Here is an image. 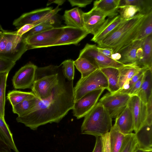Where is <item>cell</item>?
Here are the masks:
<instances>
[{
    "label": "cell",
    "instance_id": "cell-38",
    "mask_svg": "<svg viewBox=\"0 0 152 152\" xmlns=\"http://www.w3.org/2000/svg\"><path fill=\"white\" fill-rule=\"evenodd\" d=\"M148 69L150 68H144L138 73L133 76L129 81L125 82L122 88L115 93L125 94L127 91L131 88L140 77L144 73L145 71Z\"/></svg>",
    "mask_w": 152,
    "mask_h": 152
},
{
    "label": "cell",
    "instance_id": "cell-5",
    "mask_svg": "<svg viewBox=\"0 0 152 152\" xmlns=\"http://www.w3.org/2000/svg\"><path fill=\"white\" fill-rule=\"evenodd\" d=\"M108 87L107 77L99 69L77 82L74 87V102L89 92L101 89H107Z\"/></svg>",
    "mask_w": 152,
    "mask_h": 152
},
{
    "label": "cell",
    "instance_id": "cell-4",
    "mask_svg": "<svg viewBox=\"0 0 152 152\" xmlns=\"http://www.w3.org/2000/svg\"><path fill=\"white\" fill-rule=\"evenodd\" d=\"M61 66L50 65L36 69L32 92L39 100L49 96L58 81V73Z\"/></svg>",
    "mask_w": 152,
    "mask_h": 152
},
{
    "label": "cell",
    "instance_id": "cell-53",
    "mask_svg": "<svg viewBox=\"0 0 152 152\" xmlns=\"http://www.w3.org/2000/svg\"><path fill=\"white\" fill-rule=\"evenodd\" d=\"M135 152H137V151H136Z\"/></svg>",
    "mask_w": 152,
    "mask_h": 152
},
{
    "label": "cell",
    "instance_id": "cell-24",
    "mask_svg": "<svg viewBox=\"0 0 152 152\" xmlns=\"http://www.w3.org/2000/svg\"><path fill=\"white\" fill-rule=\"evenodd\" d=\"M100 69L107 78L108 83L107 89L109 92L114 93L119 90L118 68L107 67Z\"/></svg>",
    "mask_w": 152,
    "mask_h": 152
},
{
    "label": "cell",
    "instance_id": "cell-12",
    "mask_svg": "<svg viewBox=\"0 0 152 152\" xmlns=\"http://www.w3.org/2000/svg\"><path fill=\"white\" fill-rule=\"evenodd\" d=\"M118 12L105 13L94 8L89 12H84V29L89 34L94 35L105 22L107 17L118 15Z\"/></svg>",
    "mask_w": 152,
    "mask_h": 152
},
{
    "label": "cell",
    "instance_id": "cell-22",
    "mask_svg": "<svg viewBox=\"0 0 152 152\" xmlns=\"http://www.w3.org/2000/svg\"><path fill=\"white\" fill-rule=\"evenodd\" d=\"M84 12L78 7L66 10L63 15L65 23L67 26L84 28Z\"/></svg>",
    "mask_w": 152,
    "mask_h": 152
},
{
    "label": "cell",
    "instance_id": "cell-46",
    "mask_svg": "<svg viewBox=\"0 0 152 152\" xmlns=\"http://www.w3.org/2000/svg\"><path fill=\"white\" fill-rule=\"evenodd\" d=\"M94 148L92 152H102V141L101 137H96Z\"/></svg>",
    "mask_w": 152,
    "mask_h": 152
},
{
    "label": "cell",
    "instance_id": "cell-37",
    "mask_svg": "<svg viewBox=\"0 0 152 152\" xmlns=\"http://www.w3.org/2000/svg\"><path fill=\"white\" fill-rule=\"evenodd\" d=\"M139 10V8L136 6L128 5L119 7L118 12L122 18L128 20L134 16Z\"/></svg>",
    "mask_w": 152,
    "mask_h": 152
},
{
    "label": "cell",
    "instance_id": "cell-1",
    "mask_svg": "<svg viewBox=\"0 0 152 152\" xmlns=\"http://www.w3.org/2000/svg\"><path fill=\"white\" fill-rule=\"evenodd\" d=\"M74 102L73 80L64 77L61 66L58 73V81L50 95L42 100L38 99L34 107L16 118L18 123L33 130L48 123H58L72 110Z\"/></svg>",
    "mask_w": 152,
    "mask_h": 152
},
{
    "label": "cell",
    "instance_id": "cell-23",
    "mask_svg": "<svg viewBox=\"0 0 152 152\" xmlns=\"http://www.w3.org/2000/svg\"><path fill=\"white\" fill-rule=\"evenodd\" d=\"M144 68L139 65L136 62L124 64L118 68L119 71V85L120 89L124 83L138 73Z\"/></svg>",
    "mask_w": 152,
    "mask_h": 152
},
{
    "label": "cell",
    "instance_id": "cell-30",
    "mask_svg": "<svg viewBox=\"0 0 152 152\" xmlns=\"http://www.w3.org/2000/svg\"><path fill=\"white\" fill-rule=\"evenodd\" d=\"M7 97L12 107L26 99L37 97L32 91L13 90L8 93Z\"/></svg>",
    "mask_w": 152,
    "mask_h": 152
},
{
    "label": "cell",
    "instance_id": "cell-21",
    "mask_svg": "<svg viewBox=\"0 0 152 152\" xmlns=\"http://www.w3.org/2000/svg\"><path fill=\"white\" fill-rule=\"evenodd\" d=\"M136 95L146 104L152 96V69H148L144 73L142 83Z\"/></svg>",
    "mask_w": 152,
    "mask_h": 152
},
{
    "label": "cell",
    "instance_id": "cell-40",
    "mask_svg": "<svg viewBox=\"0 0 152 152\" xmlns=\"http://www.w3.org/2000/svg\"><path fill=\"white\" fill-rule=\"evenodd\" d=\"M101 137L102 141V152H111L109 132Z\"/></svg>",
    "mask_w": 152,
    "mask_h": 152
},
{
    "label": "cell",
    "instance_id": "cell-44",
    "mask_svg": "<svg viewBox=\"0 0 152 152\" xmlns=\"http://www.w3.org/2000/svg\"><path fill=\"white\" fill-rule=\"evenodd\" d=\"M72 6H77L78 7H84L90 4L92 0H69Z\"/></svg>",
    "mask_w": 152,
    "mask_h": 152
},
{
    "label": "cell",
    "instance_id": "cell-32",
    "mask_svg": "<svg viewBox=\"0 0 152 152\" xmlns=\"http://www.w3.org/2000/svg\"><path fill=\"white\" fill-rule=\"evenodd\" d=\"M9 72L0 73V116L3 119H5V91Z\"/></svg>",
    "mask_w": 152,
    "mask_h": 152
},
{
    "label": "cell",
    "instance_id": "cell-48",
    "mask_svg": "<svg viewBox=\"0 0 152 152\" xmlns=\"http://www.w3.org/2000/svg\"><path fill=\"white\" fill-rule=\"evenodd\" d=\"M65 1L64 0L49 1L47 4V5H49L52 3H55L58 4L59 6L63 4Z\"/></svg>",
    "mask_w": 152,
    "mask_h": 152
},
{
    "label": "cell",
    "instance_id": "cell-49",
    "mask_svg": "<svg viewBox=\"0 0 152 152\" xmlns=\"http://www.w3.org/2000/svg\"><path fill=\"white\" fill-rule=\"evenodd\" d=\"M121 57L120 54L118 52L113 53L110 57L112 59L118 61L121 59Z\"/></svg>",
    "mask_w": 152,
    "mask_h": 152
},
{
    "label": "cell",
    "instance_id": "cell-28",
    "mask_svg": "<svg viewBox=\"0 0 152 152\" xmlns=\"http://www.w3.org/2000/svg\"><path fill=\"white\" fill-rule=\"evenodd\" d=\"M120 0H96L94 3V7L105 13L118 12Z\"/></svg>",
    "mask_w": 152,
    "mask_h": 152
},
{
    "label": "cell",
    "instance_id": "cell-45",
    "mask_svg": "<svg viewBox=\"0 0 152 152\" xmlns=\"http://www.w3.org/2000/svg\"><path fill=\"white\" fill-rule=\"evenodd\" d=\"M35 25L33 24H26L15 31L16 34L18 36H22L24 34L33 28Z\"/></svg>",
    "mask_w": 152,
    "mask_h": 152
},
{
    "label": "cell",
    "instance_id": "cell-27",
    "mask_svg": "<svg viewBox=\"0 0 152 152\" xmlns=\"http://www.w3.org/2000/svg\"><path fill=\"white\" fill-rule=\"evenodd\" d=\"M128 5L137 7L138 13L146 15L152 12V0H120L119 7Z\"/></svg>",
    "mask_w": 152,
    "mask_h": 152
},
{
    "label": "cell",
    "instance_id": "cell-19",
    "mask_svg": "<svg viewBox=\"0 0 152 152\" xmlns=\"http://www.w3.org/2000/svg\"><path fill=\"white\" fill-rule=\"evenodd\" d=\"M134 134L137 149L141 151L152 149V125L146 123Z\"/></svg>",
    "mask_w": 152,
    "mask_h": 152
},
{
    "label": "cell",
    "instance_id": "cell-39",
    "mask_svg": "<svg viewBox=\"0 0 152 152\" xmlns=\"http://www.w3.org/2000/svg\"><path fill=\"white\" fill-rule=\"evenodd\" d=\"M15 63L0 56V73L9 72Z\"/></svg>",
    "mask_w": 152,
    "mask_h": 152
},
{
    "label": "cell",
    "instance_id": "cell-35",
    "mask_svg": "<svg viewBox=\"0 0 152 152\" xmlns=\"http://www.w3.org/2000/svg\"><path fill=\"white\" fill-rule=\"evenodd\" d=\"M53 18L36 25L33 28L22 36L25 38L31 35L53 28L54 27L53 24L55 23Z\"/></svg>",
    "mask_w": 152,
    "mask_h": 152
},
{
    "label": "cell",
    "instance_id": "cell-18",
    "mask_svg": "<svg viewBox=\"0 0 152 152\" xmlns=\"http://www.w3.org/2000/svg\"><path fill=\"white\" fill-rule=\"evenodd\" d=\"M114 125L125 135L134 131V121L130 101L124 109L115 119Z\"/></svg>",
    "mask_w": 152,
    "mask_h": 152
},
{
    "label": "cell",
    "instance_id": "cell-52",
    "mask_svg": "<svg viewBox=\"0 0 152 152\" xmlns=\"http://www.w3.org/2000/svg\"><path fill=\"white\" fill-rule=\"evenodd\" d=\"M3 29V28H2L1 26V25L0 24V29Z\"/></svg>",
    "mask_w": 152,
    "mask_h": 152
},
{
    "label": "cell",
    "instance_id": "cell-3",
    "mask_svg": "<svg viewBox=\"0 0 152 152\" xmlns=\"http://www.w3.org/2000/svg\"><path fill=\"white\" fill-rule=\"evenodd\" d=\"M81 127L82 134L101 137L109 132L112 125V118L99 102L84 117Z\"/></svg>",
    "mask_w": 152,
    "mask_h": 152
},
{
    "label": "cell",
    "instance_id": "cell-42",
    "mask_svg": "<svg viewBox=\"0 0 152 152\" xmlns=\"http://www.w3.org/2000/svg\"><path fill=\"white\" fill-rule=\"evenodd\" d=\"M7 31L3 29H0V53L5 48L7 41Z\"/></svg>",
    "mask_w": 152,
    "mask_h": 152
},
{
    "label": "cell",
    "instance_id": "cell-26",
    "mask_svg": "<svg viewBox=\"0 0 152 152\" xmlns=\"http://www.w3.org/2000/svg\"><path fill=\"white\" fill-rule=\"evenodd\" d=\"M75 66L81 74V78H85L99 69L86 58L79 57L74 62Z\"/></svg>",
    "mask_w": 152,
    "mask_h": 152
},
{
    "label": "cell",
    "instance_id": "cell-10",
    "mask_svg": "<svg viewBox=\"0 0 152 152\" xmlns=\"http://www.w3.org/2000/svg\"><path fill=\"white\" fill-rule=\"evenodd\" d=\"M105 89L89 92L74 103L72 110L73 115L77 119L84 117L95 106Z\"/></svg>",
    "mask_w": 152,
    "mask_h": 152
},
{
    "label": "cell",
    "instance_id": "cell-17",
    "mask_svg": "<svg viewBox=\"0 0 152 152\" xmlns=\"http://www.w3.org/2000/svg\"><path fill=\"white\" fill-rule=\"evenodd\" d=\"M19 152L5 119L0 116V152Z\"/></svg>",
    "mask_w": 152,
    "mask_h": 152
},
{
    "label": "cell",
    "instance_id": "cell-31",
    "mask_svg": "<svg viewBox=\"0 0 152 152\" xmlns=\"http://www.w3.org/2000/svg\"><path fill=\"white\" fill-rule=\"evenodd\" d=\"M38 99L35 97L26 99L12 107L14 113L21 116L26 113L32 109L36 105Z\"/></svg>",
    "mask_w": 152,
    "mask_h": 152
},
{
    "label": "cell",
    "instance_id": "cell-51",
    "mask_svg": "<svg viewBox=\"0 0 152 152\" xmlns=\"http://www.w3.org/2000/svg\"><path fill=\"white\" fill-rule=\"evenodd\" d=\"M137 152H142V151L137 149Z\"/></svg>",
    "mask_w": 152,
    "mask_h": 152
},
{
    "label": "cell",
    "instance_id": "cell-36",
    "mask_svg": "<svg viewBox=\"0 0 152 152\" xmlns=\"http://www.w3.org/2000/svg\"><path fill=\"white\" fill-rule=\"evenodd\" d=\"M74 61L72 59L66 60L60 64L64 77L69 81L73 80L75 75Z\"/></svg>",
    "mask_w": 152,
    "mask_h": 152
},
{
    "label": "cell",
    "instance_id": "cell-16",
    "mask_svg": "<svg viewBox=\"0 0 152 152\" xmlns=\"http://www.w3.org/2000/svg\"><path fill=\"white\" fill-rule=\"evenodd\" d=\"M120 15L109 17L91 40L98 43L111 34L123 23L127 20Z\"/></svg>",
    "mask_w": 152,
    "mask_h": 152
},
{
    "label": "cell",
    "instance_id": "cell-50",
    "mask_svg": "<svg viewBox=\"0 0 152 152\" xmlns=\"http://www.w3.org/2000/svg\"><path fill=\"white\" fill-rule=\"evenodd\" d=\"M142 152H152V149L142 151Z\"/></svg>",
    "mask_w": 152,
    "mask_h": 152
},
{
    "label": "cell",
    "instance_id": "cell-14",
    "mask_svg": "<svg viewBox=\"0 0 152 152\" xmlns=\"http://www.w3.org/2000/svg\"><path fill=\"white\" fill-rule=\"evenodd\" d=\"M130 103L134 121V131L135 133L146 123L147 105L137 95L131 96Z\"/></svg>",
    "mask_w": 152,
    "mask_h": 152
},
{
    "label": "cell",
    "instance_id": "cell-34",
    "mask_svg": "<svg viewBox=\"0 0 152 152\" xmlns=\"http://www.w3.org/2000/svg\"><path fill=\"white\" fill-rule=\"evenodd\" d=\"M137 150V142L134 133L126 135L119 152H135Z\"/></svg>",
    "mask_w": 152,
    "mask_h": 152
},
{
    "label": "cell",
    "instance_id": "cell-41",
    "mask_svg": "<svg viewBox=\"0 0 152 152\" xmlns=\"http://www.w3.org/2000/svg\"><path fill=\"white\" fill-rule=\"evenodd\" d=\"M144 74L140 77L131 88L125 94H129L131 96L136 95L142 83L143 78Z\"/></svg>",
    "mask_w": 152,
    "mask_h": 152
},
{
    "label": "cell",
    "instance_id": "cell-15",
    "mask_svg": "<svg viewBox=\"0 0 152 152\" xmlns=\"http://www.w3.org/2000/svg\"><path fill=\"white\" fill-rule=\"evenodd\" d=\"M53 10L52 7H47L25 13L13 22V25L18 29L26 24L35 26L41 23L45 17Z\"/></svg>",
    "mask_w": 152,
    "mask_h": 152
},
{
    "label": "cell",
    "instance_id": "cell-6",
    "mask_svg": "<svg viewBox=\"0 0 152 152\" xmlns=\"http://www.w3.org/2000/svg\"><path fill=\"white\" fill-rule=\"evenodd\" d=\"M7 39L5 49L0 53V56L16 62L28 50L27 45L23 36L17 35L15 31H7Z\"/></svg>",
    "mask_w": 152,
    "mask_h": 152
},
{
    "label": "cell",
    "instance_id": "cell-29",
    "mask_svg": "<svg viewBox=\"0 0 152 152\" xmlns=\"http://www.w3.org/2000/svg\"><path fill=\"white\" fill-rule=\"evenodd\" d=\"M111 152H119L125 135L114 125L109 132Z\"/></svg>",
    "mask_w": 152,
    "mask_h": 152
},
{
    "label": "cell",
    "instance_id": "cell-20",
    "mask_svg": "<svg viewBox=\"0 0 152 152\" xmlns=\"http://www.w3.org/2000/svg\"><path fill=\"white\" fill-rule=\"evenodd\" d=\"M144 40H135L118 52L121 57L118 61L124 64L137 62L136 51L137 49L142 45Z\"/></svg>",
    "mask_w": 152,
    "mask_h": 152
},
{
    "label": "cell",
    "instance_id": "cell-25",
    "mask_svg": "<svg viewBox=\"0 0 152 152\" xmlns=\"http://www.w3.org/2000/svg\"><path fill=\"white\" fill-rule=\"evenodd\" d=\"M143 54L141 58L136 63L142 67L152 69V35L146 38L143 43Z\"/></svg>",
    "mask_w": 152,
    "mask_h": 152
},
{
    "label": "cell",
    "instance_id": "cell-43",
    "mask_svg": "<svg viewBox=\"0 0 152 152\" xmlns=\"http://www.w3.org/2000/svg\"><path fill=\"white\" fill-rule=\"evenodd\" d=\"M147 117L146 123L150 125H152V96L146 104Z\"/></svg>",
    "mask_w": 152,
    "mask_h": 152
},
{
    "label": "cell",
    "instance_id": "cell-2",
    "mask_svg": "<svg viewBox=\"0 0 152 152\" xmlns=\"http://www.w3.org/2000/svg\"><path fill=\"white\" fill-rule=\"evenodd\" d=\"M145 15L137 13L127 20L111 34L97 43V47L112 48L118 52L133 41L140 31Z\"/></svg>",
    "mask_w": 152,
    "mask_h": 152
},
{
    "label": "cell",
    "instance_id": "cell-7",
    "mask_svg": "<svg viewBox=\"0 0 152 152\" xmlns=\"http://www.w3.org/2000/svg\"><path fill=\"white\" fill-rule=\"evenodd\" d=\"M131 96L128 94L119 93H107L99 100L112 118L115 119L124 109Z\"/></svg>",
    "mask_w": 152,
    "mask_h": 152
},
{
    "label": "cell",
    "instance_id": "cell-11",
    "mask_svg": "<svg viewBox=\"0 0 152 152\" xmlns=\"http://www.w3.org/2000/svg\"><path fill=\"white\" fill-rule=\"evenodd\" d=\"M37 67L33 64L29 62L20 68L12 79L14 88L22 89H31L35 80Z\"/></svg>",
    "mask_w": 152,
    "mask_h": 152
},
{
    "label": "cell",
    "instance_id": "cell-47",
    "mask_svg": "<svg viewBox=\"0 0 152 152\" xmlns=\"http://www.w3.org/2000/svg\"><path fill=\"white\" fill-rule=\"evenodd\" d=\"M98 50L104 55L110 57L113 53V50L112 48H101L97 46Z\"/></svg>",
    "mask_w": 152,
    "mask_h": 152
},
{
    "label": "cell",
    "instance_id": "cell-8",
    "mask_svg": "<svg viewBox=\"0 0 152 152\" xmlns=\"http://www.w3.org/2000/svg\"><path fill=\"white\" fill-rule=\"evenodd\" d=\"M97 47L96 45L87 43L80 51L79 57L86 58L99 69L107 67L119 68L124 65L102 54Z\"/></svg>",
    "mask_w": 152,
    "mask_h": 152
},
{
    "label": "cell",
    "instance_id": "cell-33",
    "mask_svg": "<svg viewBox=\"0 0 152 152\" xmlns=\"http://www.w3.org/2000/svg\"><path fill=\"white\" fill-rule=\"evenodd\" d=\"M152 34V12L145 15L144 20L135 40L145 39Z\"/></svg>",
    "mask_w": 152,
    "mask_h": 152
},
{
    "label": "cell",
    "instance_id": "cell-13",
    "mask_svg": "<svg viewBox=\"0 0 152 152\" xmlns=\"http://www.w3.org/2000/svg\"><path fill=\"white\" fill-rule=\"evenodd\" d=\"M63 27L62 33L51 46L77 45L88 34L84 28L67 26Z\"/></svg>",
    "mask_w": 152,
    "mask_h": 152
},
{
    "label": "cell",
    "instance_id": "cell-9",
    "mask_svg": "<svg viewBox=\"0 0 152 152\" xmlns=\"http://www.w3.org/2000/svg\"><path fill=\"white\" fill-rule=\"evenodd\" d=\"M64 27H54L25 38L28 50L51 47L52 44L61 35Z\"/></svg>",
    "mask_w": 152,
    "mask_h": 152
}]
</instances>
